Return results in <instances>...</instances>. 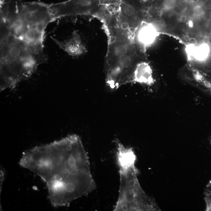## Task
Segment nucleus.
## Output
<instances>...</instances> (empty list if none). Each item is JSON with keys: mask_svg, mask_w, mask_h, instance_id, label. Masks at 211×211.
<instances>
[{"mask_svg": "<svg viewBox=\"0 0 211 211\" xmlns=\"http://www.w3.org/2000/svg\"><path fill=\"white\" fill-rule=\"evenodd\" d=\"M20 164L46 183L55 207L67 206L96 188L88 155L76 135L26 151Z\"/></svg>", "mask_w": 211, "mask_h": 211, "instance_id": "1", "label": "nucleus"}, {"mask_svg": "<svg viewBox=\"0 0 211 211\" xmlns=\"http://www.w3.org/2000/svg\"><path fill=\"white\" fill-rule=\"evenodd\" d=\"M54 21L50 5L41 2L13 0L1 13V23L30 46L40 49H44L46 29Z\"/></svg>", "mask_w": 211, "mask_h": 211, "instance_id": "2", "label": "nucleus"}, {"mask_svg": "<svg viewBox=\"0 0 211 211\" xmlns=\"http://www.w3.org/2000/svg\"><path fill=\"white\" fill-rule=\"evenodd\" d=\"M44 60L30 46L1 27V91L30 78Z\"/></svg>", "mask_w": 211, "mask_h": 211, "instance_id": "3", "label": "nucleus"}, {"mask_svg": "<svg viewBox=\"0 0 211 211\" xmlns=\"http://www.w3.org/2000/svg\"><path fill=\"white\" fill-rule=\"evenodd\" d=\"M117 163L119 168V195L115 211H155L161 209L156 201L143 190L138 180L137 156L132 147H126L117 139Z\"/></svg>", "mask_w": 211, "mask_h": 211, "instance_id": "4", "label": "nucleus"}, {"mask_svg": "<svg viewBox=\"0 0 211 211\" xmlns=\"http://www.w3.org/2000/svg\"><path fill=\"white\" fill-rule=\"evenodd\" d=\"M102 4L101 0H68L50 5L55 21L66 17L89 15L94 17Z\"/></svg>", "mask_w": 211, "mask_h": 211, "instance_id": "5", "label": "nucleus"}, {"mask_svg": "<svg viewBox=\"0 0 211 211\" xmlns=\"http://www.w3.org/2000/svg\"><path fill=\"white\" fill-rule=\"evenodd\" d=\"M140 0H121L118 18L123 28L135 36L144 18V10Z\"/></svg>", "mask_w": 211, "mask_h": 211, "instance_id": "6", "label": "nucleus"}, {"mask_svg": "<svg viewBox=\"0 0 211 211\" xmlns=\"http://www.w3.org/2000/svg\"><path fill=\"white\" fill-rule=\"evenodd\" d=\"M194 48L190 54V60L199 83L211 72V44L205 41Z\"/></svg>", "mask_w": 211, "mask_h": 211, "instance_id": "7", "label": "nucleus"}, {"mask_svg": "<svg viewBox=\"0 0 211 211\" xmlns=\"http://www.w3.org/2000/svg\"><path fill=\"white\" fill-rule=\"evenodd\" d=\"M56 44L68 54L73 57H78L85 54L87 48L82 41L80 35L78 31H74L71 37L64 41H60L51 37Z\"/></svg>", "mask_w": 211, "mask_h": 211, "instance_id": "8", "label": "nucleus"}, {"mask_svg": "<svg viewBox=\"0 0 211 211\" xmlns=\"http://www.w3.org/2000/svg\"><path fill=\"white\" fill-rule=\"evenodd\" d=\"M156 31L150 24L142 25L137 30L134 41L141 47H146L151 44L156 36Z\"/></svg>", "mask_w": 211, "mask_h": 211, "instance_id": "9", "label": "nucleus"}, {"mask_svg": "<svg viewBox=\"0 0 211 211\" xmlns=\"http://www.w3.org/2000/svg\"><path fill=\"white\" fill-rule=\"evenodd\" d=\"M152 71L150 66L146 61L138 65L135 71L133 78V84H138L151 86L154 84Z\"/></svg>", "mask_w": 211, "mask_h": 211, "instance_id": "10", "label": "nucleus"}, {"mask_svg": "<svg viewBox=\"0 0 211 211\" xmlns=\"http://www.w3.org/2000/svg\"><path fill=\"white\" fill-rule=\"evenodd\" d=\"M121 0H101L102 4L107 6L114 11H118Z\"/></svg>", "mask_w": 211, "mask_h": 211, "instance_id": "11", "label": "nucleus"}, {"mask_svg": "<svg viewBox=\"0 0 211 211\" xmlns=\"http://www.w3.org/2000/svg\"><path fill=\"white\" fill-rule=\"evenodd\" d=\"M176 4V0H164L163 6L166 10H170L173 9Z\"/></svg>", "mask_w": 211, "mask_h": 211, "instance_id": "12", "label": "nucleus"}, {"mask_svg": "<svg viewBox=\"0 0 211 211\" xmlns=\"http://www.w3.org/2000/svg\"><path fill=\"white\" fill-rule=\"evenodd\" d=\"M148 24H150L156 32L159 31L162 28V23L158 20H154Z\"/></svg>", "mask_w": 211, "mask_h": 211, "instance_id": "13", "label": "nucleus"}, {"mask_svg": "<svg viewBox=\"0 0 211 211\" xmlns=\"http://www.w3.org/2000/svg\"><path fill=\"white\" fill-rule=\"evenodd\" d=\"M193 13L194 15L197 17H201L204 15V12L203 7L196 6L193 9Z\"/></svg>", "mask_w": 211, "mask_h": 211, "instance_id": "14", "label": "nucleus"}, {"mask_svg": "<svg viewBox=\"0 0 211 211\" xmlns=\"http://www.w3.org/2000/svg\"><path fill=\"white\" fill-rule=\"evenodd\" d=\"M204 7L206 10H211V0H206L204 3Z\"/></svg>", "mask_w": 211, "mask_h": 211, "instance_id": "15", "label": "nucleus"}, {"mask_svg": "<svg viewBox=\"0 0 211 211\" xmlns=\"http://www.w3.org/2000/svg\"><path fill=\"white\" fill-rule=\"evenodd\" d=\"M189 43L190 45L195 46L198 44V41L194 38H191L189 39Z\"/></svg>", "mask_w": 211, "mask_h": 211, "instance_id": "16", "label": "nucleus"}, {"mask_svg": "<svg viewBox=\"0 0 211 211\" xmlns=\"http://www.w3.org/2000/svg\"><path fill=\"white\" fill-rule=\"evenodd\" d=\"M204 2L203 0H199L196 3V6L198 7H204Z\"/></svg>", "mask_w": 211, "mask_h": 211, "instance_id": "17", "label": "nucleus"}, {"mask_svg": "<svg viewBox=\"0 0 211 211\" xmlns=\"http://www.w3.org/2000/svg\"><path fill=\"white\" fill-rule=\"evenodd\" d=\"M199 0H191V2L193 3H196L198 2Z\"/></svg>", "mask_w": 211, "mask_h": 211, "instance_id": "18", "label": "nucleus"}]
</instances>
